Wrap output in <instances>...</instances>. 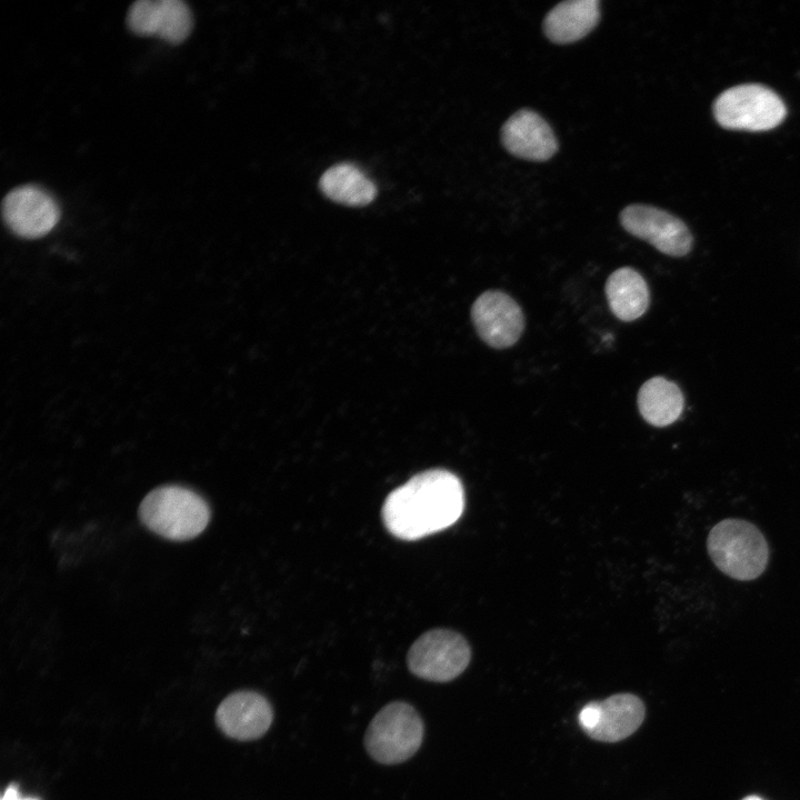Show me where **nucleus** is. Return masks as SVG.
<instances>
[{"label":"nucleus","instance_id":"f257e3e1","mask_svg":"<svg viewBox=\"0 0 800 800\" xmlns=\"http://www.w3.org/2000/svg\"><path fill=\"white\" fill-rule=\"evenodd\" d=\"M464 491L460 479L444 469L416 474L388 494L382 519L388 531L402 540H417L442 531L461 517Z\"/></svg>","mask_w":800,"mask_h":800},{"label":"nucleus","instance_id":"f03ea898","mask_svg":"<svg viewBox=\"0 0 800 800\" xmlns=\"http://www.w3.org/2000/svg\"><path fill=\"white\" fill-rule=\"evenodd\" d=\"M141 522L152 532L173 541L198 537L210 521V508L197 492L177 484L151 490L139 507Z\"/></svg>","mask_w":800,"mask_h":800},{"label":"nucleus","instance_id":"7ed1b4c3","mask_svg":"<svg viewBox=\"0 0 800 800\" xmlns=\"http://www.w3.org/2000/svg\"><path fill=\"white\" fill-rule=\"evenodd\" d=\"M707 550L716 567L732 579L749 581L766 570L769 547L753 523L724 519L709 532Z\"/></svg>","mask_w":800,"mask_h":800},{"label":"nucleus","instance_id":"20e7f679","mask_svg":"<svg viewBox=\"0 0 800 800\" xmlns=\"http://www.w3.org/2000/svg\"><path fill=\"white\" fill-rule=\"evenodd\" d=\"M423 731V722L411 704L390 702L371 720L364 734V747L377 762L401 763L419 750Z\"/></svg>","mask_w":800,"mask_h":800},{"label":"nucleus","instance_id":"39448f33","mask_svg":"<svg viewBox=\"0 0 800 800\" xmlns=\"http://www.w3.org/2000/svg\"><path fill=\"white\" fill-rule=\"evenodd\" d=\"M713 113L726 129L767 131L783 121L787 108L770 88L747 83L723 91L713 103Z\"/></svg>","mask_w":800,"mask_h":800},{"label":"nucleus","instance_id":"423d86ee","mask_svg":"<svg viewBox=\"0 0 800 800\" xmlns=\"http://www.w3.org/2000/svg\"><path fill=\"white\" fill-rule=\"evenodd\" d=\"M471 659L467 640L450 629H432L421 634L407 656L409 670L417 677L447 682L461 674Z\"/></svg>","mask_w":800,"mask_h":800},{"label":"nucleus","instance_id":"0eeeda50","mask_svg":"<svg viewBox=\"0 0 800 800\" xmlns=\"http://www.w3.org/2000/svg\"><path fill=\"white\" fill-rule=\"evenodd\" d=\"M621 226L670 257H683L692 248V236L678 217L644 204H631L620 213Z\"/></svg>","mask_w":800,"mask_h":800},{"label":"nucleus","instance_id":"6e6552de","mask_svg":"<svg viewBox=\"0 0 800 800\" xmlns=\"http://www.w3.org/2000/svg\"><path fill=\"white\" fill-rule=\"evenodd\" d=\"M644 704L634 694L619 693L592 701L579 713V724L594 740L617 742L631 736L644 719Z\"/></svg>","mask_w":800,"mask_h":800},{"label":"nucleus","instance_id":"1a4fd4ad","mask_svg":"<svg viewBox=\"0 0 800 800\" xmlns=\"http://www.w3.org/2000/svg\"><path fill=\"white\" fill-rule=\"evenodd\" d=\"M471 319L480 339L494 349L510 348L524 329L521 307L500 290L481 293L471 307Z\"/></svg>","mask_w":800,"mask_h":800},{"label":"nucleus","instance_id":"9d476101","mask_svg":"<svg viewBox=\"0 0 800 800\" xmlns=\"http://www.w3.org/2000/svg\"><path fill=\"white\" fill-rule=\"evenodd\" d=\"M2 217L12 232L22 238H39L57 224L60 210L56 200L36 186L12 189L2 200Z\"/></svg>","mask_w":800,"mask_h":800},{"label":"nucleus","instance_id":"9b49d317","mask_svg":"<svg viewBox=\"0 0 800 800\" xmlns=\"http://www.w3.org/2000/svg\"><path fill=\"white\" fill-rule=\"evenodd\" d=\"M127 23L137 34H157L168 42L179 43L192 29V14L181 0H138L128 10Z\"/></svg>","mask_w":800,"mask_h":800},{"label":"nucleus","instance_id":"f8f14e48","mask_svg":"<svg viewBox=\"0 0 800 800\" xmlns=\"http://www.w3.org/2000/svg\"><path fill=\"white\" fill-rule=\"evenodd\" d=\"M273 710L270 702L254 691H237L219 704L216 722L230 738L247 741L262 737L271 726Z\"/></svg>","mask_w":800,"mask_h":800},{"label":"nucleus","instance_id":"ddd939ff","mask_svg":"<svg viewBox=\"0 0 800 800\" xmlns=\"http://www.w3.org/2000/svg\"><path fill=\"white\" fill-rule=\"evenodd\" d=\"M501 140L511 154L532 161H546L558 150L557 138L548 122L528 109L519 110L504 122Z\"/></svg>","mask_w":800,"mask_h":800},{"label":"nucleus","instance_id":"4468645a","mask_svg":"<svg viewBox=\"0 0 800 800\" xmlns=\"http://www.w3.org/2000/svg\"><path fill=\"white\" fill-rule=\"evenodd\" d=\"M598 0H568L553 7L544 18L543 30L554 43H571L586 37L598 23Z\"/></svg>","mask_w":800,"mask_h":800},{"label":"nucleus","instance_id":"2eb2a0df","mask_svg":"<svg viewBox=\"0 0 800 800\" xmlns=\"http://www.w3.org/2000/svg\"><path fill=\"white\" fill-rule=\"evenodd\" d=\"M604 292L611 312L626 322L640 318L650 303L647 281L630 267L613 271L607 279Z\"/></svg>","mask_w":800,"mask_h":800},{"label":"nucleus","instance_id":"dca6fc26","mask_svg":"<svg viewBox=\"0 0 800 800\" xmlns=\"http://www.w3.org/2000/svg\"><path fill=\"white\" fill-rule=\"evenodd\" d=\"M637 403L641 417L649 424L661 428L679 419L684 397L677 383L658 376L641 386Z\"/></svg>","mask_w":800,"mask_h":800},{"label":"nucleus","instance_id":"f3484780","mask_svg":"<svg viewBox=\"0 0 800 800\" xmlns=\"http://www.w3.org/2000/svg\"><path fill=\"white\" fill-rule=\"evenodd\" d=\"M319 186L329 199L346 206H366L377 194V187L372 180L360 168L348 162L336 164L324 171Z\"/></svg>","mask_w":800,"mask_h":800},{"label":"nucleus","instance_id":"a211bd4d","mask_svg":"<svg viewBox=\"0 0 800 800\" xmlns=\"http://www.w3.org/2000/svg\"><path fill=\"white\" fill-rule=\"evenodd\" d=\"M1 800H38V799L31 798V797H27V798L21 797L18 787L16 784H10L6 788V790L1 797Z\"/></svg>","mask_w":800,"mask_h":800},{"label":"nucleus","instance_id":"6ab92c4d","mask_svg":"<svg viewBox=\"0 0 800 800\" xmlns=\"http://www.w3.org/2000/svg\"><path fill=\"white\" fill-rule=\"evenodd\" d=\"M742 800H763V799H761V798H759V797H757V796H749V797H746V798L742 799Z\"/></svg>","mask_w":800,"mask_h":800}]
</instances>
